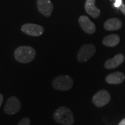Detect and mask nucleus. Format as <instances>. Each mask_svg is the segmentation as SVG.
Masks as SVG:
<instances>
[{"instance_id": "f257e3e1", "label": "nucleus", "mask_w": 125, "mask_h": 125, "mask_svg": "<svg viewBox=\"0 0 125 125\" xmlns=\"http://www.w3.org/2000/svg\"><path fill=\"white\" fill-rule=\"evenodd\" d=\"M15 58L22 63H28L36 57V51L29 46H21L15 50Z\"/></svg>"}, {"instance_id": "f03ea898", "label": "nucleus", "mask_w": 125, "mask_h": 125, "mask_svg": "<svg viewBox=\"0 0 125 125\" xmlns=\"http://www.w3.org/2000/svg\"><path fill=\"white\" fill-rule=\"evenodd\" d=\"M54 118L56 122L62 125H72L74 122L71 110L65 106L58 108L54 113Z\"/></svg>"}, {"instance_id": "7ed1b4c3", "label": "nucleus", "mask_w": 125, "mask_h": 125, "mask_svg": "<svg viewBox=\"0 0 125 125\" xmlns=\"http://www.w3.org/2000/svg\"><path fill=\"white\" fill-rule=\"evenodd\" d=\"M53 87L58 90H70L73 85V80L67 75H61L56 77L53 80Z\"/></svg>"}, {"instance_id": "20e7f679", "label": "nucleus", "mask_w": 125, "mask_h": 125, "mask_svg": "<svg viewBox=\"0 0 125 125\" xmlns=\"http://www.w3.org/2000/svg\"><path fill=\"white\" fill-rule=\"evenodd\" d=\"M96 52V48L92 44L83 45L77 54V59L81 62H86Z\"/></svg>"}, {"instance_id": "39448f33", "label": "nucleus", "mask_w": 125, "mask_h": 125, "mask_svg": "<svg viewBox=\"0 0 125 125\" xmlns=\"http://www.w3.org/2000/svg\"><path fill=\"white\" fill-rule=\"evenodd\" d=\"M111 100V95L106 90H101L93 97V102L97 107H102L106 105Z\"/></svg>"}, {"instance_id": "423d86ee", "label": "nucleus", "mask_w": 125, "mask_h": 125, "mask_svg": "<svg viewBox=\"0 0 125 125\" xmlns=\"http://www.w3.org/2000/svg\"><path fill=\"white\" fill-rule=\"evenodd\" d=\"M22 106L20 101L16 97H11L7 99L4 106V111L8 115H13L18 113Z\"/></svg>"}, {"instance_id": "0eeeda50", "label": "nucleus", "mask_w": 125, "mask_h": 125, "mask_svg": "<svg viewBox=\"0 0 125 125\" xmlns=\"http://www.w3.org/2000/svg\"><path fill=\"white\" fill-rule=\"evenodd\" d=\"M21 29L24 33L31 36H39L45 31L43 27L35 24H25L22 27Z\"/></svg>"}, {"instance_id": "6e6552de", "label": "nucleus", "mask_w": 125, "mask_h": 125, "mask_svg": "<svg viewBox=\"0 0 125 125\" xmlns=\"http://www.w3.org/2000/svg\"><path fill=\"white\" fill-rule=\"evenodd\" d=\"M37 7L40 13L46 17L52 15L54 6L49 0H37Z\"/></svg>"}, {"instance_id": "1a4fd4ad", "label": "nucleus", "mask_w": 125, "mask_h": 125, "mask_svg": "<svg viewBox=\"0 0 125 125\" xmlns=\"http://www.w3.org/2000/svg\"><path fill=\"white\" fill-rule=\"evenodd\" d=\"M79 23L81 29L88 34H93L96 31V27L94 24L92 22L87 16H81L79 18Z\"/></svg>"}, {"instance_id": "9d476101", "label": "nucleus", "mask_w": 125, "mask_h": 125, "mask_svg": "<svg viewBox=\"0 0 125 125\" xmlns=\"http://www.w3.org/2000/svg\"><path fill=\"white\" fill-rule=\"evenodd\" d=\"M85 9L87 13L94 18H98L100 15V10L95 6V0H86Z\"/></svg>"}, {"instance_id": "9b49d317", "label": "nucleus", "mask_w": 125, "mask_h": 125, "mask_svg": "<svg viewBox=\"0 0 125 125\" xmlns=\"http://www.w3.org/2000/svg\"><path fill=\"white\" fill-rule=\"evenodd\" d=\"M124 61H125L124 55L119 54L115 56L113 58L107 60L104 64V66L107 69H113L120 65L121 64L124 62Z\"/></svg>"}, {"instance_id": "f8f14e48", "label": "nucleus", "mask_w": 125, "mask_h": 125, "mask_svg": "<svg viewBox=\"0 0 125 125\" xmlns=\"http://www.w3.org/2000/svg\"><path fill=\"white\" fill-rule=\"evenodd\" d=\"M125 79V74L123 73L116 72L108 74L106 78V81L109 84H120L124 81Z\"/></svg>"}, {"instance_id": "ddd939ff", "label": "nucleus", "mask_w": 125, "mask_h": 125, "mask_svg": "<svg viewBox=\"0 0 125 125\" xmlns=\"http://www.w3.org/2000/svg\"><path fill=\"white\" fill-rule=\"evenodd\" d=\"M122 22L118 18H111L105 22L104 27L108 31L118 30L122 27Z\"/></svg>"}, {"instance_id": "4468645a", "label": "nucleus", "mask_w": 125, "mask_h": 125, "mask_svg": "<svg viewBox=\"0 0 125 125\" xmlns=\"http://www.w3.org/2000/svg\"><path fill=\"white\" fill-rule=\"evenodd\" d=\"M120 36L117 34H112V35H109V36H106L104 39H103V44L105 46L107 47H115L119 44L120 42Z\"/></svg>"}, {"instance_id": "2eb2a0df", "label": "nucleus", "mask_w": 125, "mask_h": 125, "mask_svg": "<svg viewBox=\"0 0 125 125\" xmlns=\"http://www.w3.org/2000/svg\"><path fill=\"white\" fill-rule=\"evenodd\" d=\"M30 120L29 118L28 117H25V118H23L22 120L19 122V123L18 125H30Z\"/></svg>"}, {"instance_id": "dca6fc26", "label": "nucleus", "mask_w": 125, "mask_h": 125, "mask_svg": "<svg viewBox=\"0 0 125 125\" xmlns=\"http://www.w3.org/2000/svg\"><path fill=\"white\" fill-rule=\"evenodd\" d=\"M122 5V0H115L114 3V6L116 8H120V6Z\"/></svg>"}, {"instance_id": "f3484780", "label": "nucleus", "mask_w": 125, "mask_h": 125, "mask_svg": "<svg viewBox=\"0 0 125 125\" xmlns=\"http://www.w3.org/2000/svg\"><path fill=\"white\" fill-rule=\"evenodd\" d=\"M120 10L122 13L125 15V4H122L120 6Z\"/></svg>"}, {"instance_id": "a211bd4d", "label": "nucleus", "mask_w": 125, "mask_h": 125, "mask_svg": "<svg viewBox=\"0 0 125 125\" xmlns=\"http://www.w3.org/2000/svg\"><path fill=\"white\" fill-rule=\"evenodd\" d=\"M3 101H4V96L2 94H0V108L1 106V104L3 103Z\"/></svg>"}, {"instance_id": "6ab92c4d", "label": "nucleus", "mask_w": 125, "mask_h": 125, "mask_svg": "<svg viewBox=\"0 0 125 125\" xmlns=\"http://www.w3.org/2000/svg\"><path fill=\"white\" fill-rule=\"evenodd\" d=\"M125 125V119H123L122 121H120V122L119 123V125Z\"/></svg>"}]
</instances>
